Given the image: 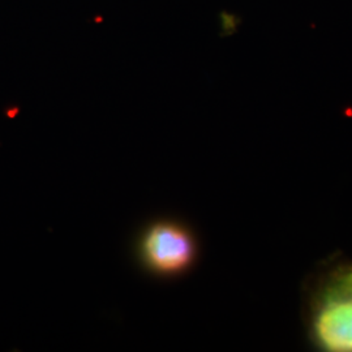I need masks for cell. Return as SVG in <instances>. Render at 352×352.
Masks as SVG:
<instances>
[{"instance_id":"1","label":"cell","mask_w":352,"mask_h":352,"mask_svg":"<svg viewBox=\"0 0 352 352\" xmlns=\"http://www.w3.org/2000/svg\"><path fill=\"white\" fill-rule=\"evenodd\" d=\"M142 266L154 276L175 277L195 263L196 240L187 227L175 221H157L146 227L138 243Z\"/></svg>"},{"instance_id":"2","label":"cell","mask_w":352,"mask_h":352,"mask_svg":"<svg viewBox=\"0 0 352 352\" xmlns=\"http://www.w3.org/2000/svg\"><path fill=\"white\" fill-rule=\"evenodd\" d=\"M315 336L329 351H352V294L330 289L315 317Z\"/></svg>"},{"instance_id":"3","label":"cell","mask_w":352,"mask_h":352,"mask_svg":"<svg viewBox=\"0 0 352 352\" xmlns=\"http://www.w3.org/2000/svg\"><path fill=\"white\" fill-rule=\"evenodd\" d=\"M334 289H340L344 292H350L352 294V272L346 273L344 276L340 278V280L336 283V286L333 287Z\"/></svg>"}]
</instances>
